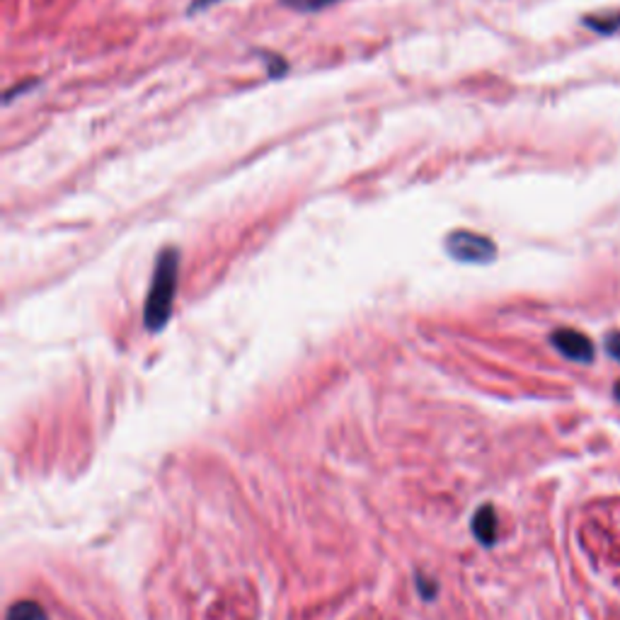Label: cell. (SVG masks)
Instances as JSON below:
<instances>
[{
	"mask_svg": "<svg viewBox=\"0 0 620 620\" xmlns=\"http://www.w3.org/2000/svg\"><path fill=\"white\" fill-rule=\"evenodd\" d=\"M179 279V250L178 247H162L161 255L155 260L151 289L145 293L144 325L148 332H161L170 323L175 293H178Z\"/></svg>",
	"mask_w": 620,
	"mask_h": 620,
	"instance_id": "1",
	"label": "cell"
},
{
	"mask_svg": "<svg viewBox=\"0 0 620 620\" xmlns=\"http://www.w3.org/2000/svg\"><path fill=\"white\" fill-rule=\"evenodd\" d=\"M443 247H446L451 260L460 264H490L497 257L494 240L473 233V230H453L443 240Z\"/></svg>",
	"mask_w": 620,
	"mask_h": 620,
	"instance_id": "2",
	"label": "cell"
},
{
	"mask_svg": "<svg viewBox=\"0 0 620 620\" xmlns=\"http://www.w3.org/2000/svg\"><path fill=\"white\" fill-rule=\"evenodd\" d=\"M550 344L569 361H577V364L594 361V342L589 340L584 332L560 327L550 335Z\"/></svg>",
	"mask_w": 620,
	"mask_h": 620,
	"instance_id": "3",
	"label": "cell"
},
{
	"mask_svg": "<svg viewBox=\"0 0 620 620\" xmlns=\"http://www.w3.org/2000/svg\"><path fill=\"white\" fill-rule=\"evenodd\" d=\"M473 533L483 545H492L497 541V514L490 504H484L473 517Z\"/></svg>",
	"mask_w": 620,
	"mask_h": 620,
	"instance_id": "4",
	"label": "cell"
},
{
	"mask_svg": "<svg viewBox=\"0 0 620 620\" xmlns=\"http://www.w3.org/2000/svg\"><path fill=\"white\" fill-rule=\"evenodd\" d=\"M584 25L599 35H613L620 29V12H599V15L584 18Z\"/></svg>",
	"mask_w": 620,
	"mask_h": 620,
	"instance_id": "5",
	"label": "cell"
},
{
	"mask_svg": "<svg viewBox=\"0 0 620 620\" xmlns=\"http://www.w3.org/2000/svg\"><path fill=\"white\" fill-rule=\"evenodd\" d=\"M5 620H49L39 603L35 601H18L8 611Z\"/></svg>",
	"mask_w": 620,
	"mask_h": 620,
	"instance_id": "6",
	"label": "cell"
},
{
	"mask_svg": "<svg viewBox=\"0 0 620 620\" xmlns=\"http://www.w3.org/2000/svg\"><path fill=\"white\" fill-rule=\"evenodd\" d=\"M286 8L296 10V12H320V10H325L327 5H335V3H340V0H281Z\"/></svg>",
	"mask_w": 620,
	"mask_h": 620,
	"instance_id": "7",
	"label": "cell"
},
{
	"mask_svg": "<svg viewBox=\"0 0 620 620\" xmlns=\"http://www.w3.org/2000/svg\"><path fill=\"white\" fill-rule=\"evenodd\" d=\"M606 351L620 364V332H613L606 337Z\"/></svg>",
	"mask_w": 620,
	"mask_h": 620,
	"instance_id": "8",
	"label": "cell"
},
{
	"mask_svg": "<svg viewBox=\"0 0 620 620\" xmlns=\"http://www.w3.org/2000/svg\"><path fill=\"white\" fill-rule=\"evenodd\" d=\"M216 3H221V0H192V3H189V12L194 15V12H202V10L211 8V5H216Z\"/></svg>",
	"mask_w": 620,
	"mask_h": 620,
	"instance_id": "9",
	"label": "cell"
},
{
	"mask_svg": "<svg viewBox=\"0 0 620 620\" xmlns=\"http://www.w3.org/2000/svg\"><path fill=\"white\" fill-rule=\"evenodd\" d=\"M616 398H618V402H620V381L616 383Z\"/></svg>",
	"mask_w": 620,
	"mask_h": 620,
	"instance_id": "10",
	"label": "cell"
}]
</instances>
